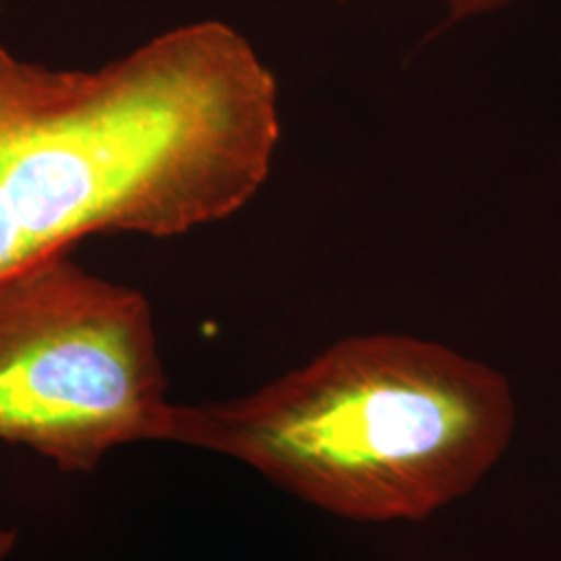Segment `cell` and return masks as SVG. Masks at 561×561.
Segmentation results:
<instances>
[{"instance_id": "cell-4", "label": "cell", "mask_w": 561, "mask_h": 561, "mask_svg": "<svg viewBox=\"0 0 561 561\" xmlns=\"http://www.w3.org/2000/svg\"><path fill=\"white\" fill-rule=\"evenodd\" d=\"M337 2H341V0H337ZM510 2H514V0H445L447 11H449L447 23L470 20V18L484 15V13H493L497 9L507 7Z\"/></svg>"}, {"instance_id": "cell-1", "label": "cell", "mask_w": 561, "mask_h": 561, "mask_svg": "<svg viewBox=\"0 0 561 561\" xmlns=\"http://www.w3.org/2000/svg\"><path fill=\"white\" fill-rule=\"evenodd\" d=\"M279 140L277 78L225 21L171 27L96 69L0 44V279L90 236L229 219Z\"/></svg>"}, {"instance_id": "cell-2", "label": "cell", "mask_w": 561, "mask_h": 561, "mask_svg": "<svg viewBox=\"0 0 561 561\" xmlns=\"http://www.w3.org/2000/svg\"><path fill=\"white\" fill-rule=\"evenodd\" d=\"M514 428L493 368L433 341L360 335L248 396L180 403L175 443L243 461L340 518L422 520L468 495Z\"/></svg>"}, {"instance_id": "cell-5", "label": "cell", "mask_w": 561, "mask_h": 561, "mask_svg": "<svg viewBox=\"0 0 561 561\" xmlns=\"http://www.w3.org/2000/svg\"><path fill=\"white\" fill-rule=\"evenodd\" d=\"M15 539H18L15 530H0V561L9 558V553L15 547Z\"/></svg>"}, {"instance_id": "cell-3", "label": "cell", "mask_w": 561, "mask_h": 561, "mask_svg": "<svg viewBox=\"0 0 561 561\" xmlns=\"http://www.w3.org/2000/svg\"><path fill=\"white\" fill-rule=\"evenodd\" d=\"M152 308L69 252L0 279V442L65 472L121 445L175 443Z\"/></svg>"}]
</instances>
